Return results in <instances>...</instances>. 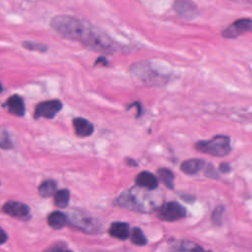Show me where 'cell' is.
Instances as JSON below:
<instances>
[{
    "label": "cell",
    "instance_id": "obj_1",
    "mask_svg": "<svg viewBox=\"0 0 252 252\" xmlns=\"http://www.w3.org/2000/svg\"><path fill=\"white\" fill-rule=\"evenodd\" d=\"M49 26L60 36L78 41L93 51L112 54L116 50L113 40L88 21L70 15H57L50 20Z\"/></svg>",
    "mask_w": 252,
    "mask_h": 252
},
{
    "label": "cell",
    "instance_id": "obj_2",
    "mask_svg": "<svg viewBox=\"0 0 252 252\" xmlns=\"http://www.w3.org/2000/svg\"><path fill=\"white\" fill-rule=\"evenodd\" d=\"M195 149L198 152L215 156L224 157L231 151L230 139L225 135H217L211 140H201L195 144Z\"/></svg>",
    "mask_w": 252,
    "mask_h": 252
},
{
    "label": "cell",
    "instance_id": "obj_3",
    "mask_svg": "<svg viewBox=\"0 0 252 252\" xmlns=\"http://www.w3.org/2000/svg\"><path fill=\"white\" fill-rule=\"evenodd\" d=\"M132 74L136 76L139 80L143 81L145 84L152 85H161L163 81V77L157 73L155 70L151 68L148 62H139L131 66L130 68Z\"/></svg>",
    "mask_w": 252,
    "mask_h": 252
},
{
    "label": "cell",
    "instance_id": "obj_4",
    "mask_svg": "<svg viewBox=\"0 0 252 252\" xmlns=\"http://www.w3.org/2000/svg\"><path fill=\"white\" fill-rule=\"evenodd\" d=\"M63 108V103L60 99L53 98L49 100H44L36 104L33 112V118H47L52 119L54 118L57 113H59Z\"/></svg>",
    "mask_w": 252,
    "mask_h": 252
},
{
    "label": "cell",
    "instance_id": "obj_5",
    "mask_svg": "<svg viewBox=\"0 0 252 252\" xmlns=\"http://www.w3.org/2000/svg\"><path fill=\"white\" fill-rule=\"evenodd\" d=\"M186 216L185 208L177 202L163 204L158 211V217L164 221H175Z\"/></svg>",
    "mask_w": 252,
    "mask_h": 252
},
{
    "label": "cell",
    "instance_id": "obj_6",
    "mask_svg": "<svg viewBox=\"0 0 252 252\" xmlns=\"http://www.w3.org/2000/svg\"><path fill=\"white\" fill-rule=\"evenodd\" d=\"M247 32H252V19H238L224 29L221 35L225 38H234Z\"/></svg>",
    "mask_w": 252,
    "mask_h": 252
},
{
    "label": "cell",
    "instance_id": "obj_7",
    "mask_svg": "<svg viewBox=\"0 0 252 252\" xmlns=\"http://www.w3.org/2000/svg\"><path fill=\"white\" fill-rule=\"evenodd\" d=\"M173 9L184 20H193L199 14L198 7L192 0H174Z\"/></svg>",
    "mask_w": 252,
    "mask_h": 252
},
{
    "label": "cell",
    "instance_id": "obj_8",
    "mask_svg": "<svg viewBox=\"0 0 252 252\" xmlns=\"http://www.w3.org/2000/svg\"><path fill=\"white\" fill-rule=\"evenodd\" d=\"M2 107L17 117H23L26 113V106L24 98L19 94H13L9 96L5 102L2 103Z\"/></svg>",
    "mask_w": 252,
    "mask_h": 252
},
{
    "label": "cell",
    "instance_id": "obj_9",
    "mask_svg": "<svg viewBox=\"0 0 252 252\" xmlns=\"http://www.w3.org/2000/svg\"><path fill=\"white\" fill-rule=\"evenodd\" d=\"M72 125L74 128L75 134L81 138L90 137L91 135H93L94 131V124L90 120L84 117H75L72 120Z\"/></svg>",
    "mask_w": 252,
    "mask_h": 252
},
{
    "label": "cell",
    "instance_id": "obj_10",
    "mask_svg": "<svg viewBox=\"0 0 252 252\" xmlns=\"http://www.w3.org/2000/svg\"><path fill=\"white\" fill-rule=\"evenodd\" d=\"M3 211L5 214L16 218H24L30 214L29 206L17 201H9L5 203Z\"/></svg>",
    "mask_w": 252,
    "mask_h": 252
},
{
    "label": "cell",
    "instance_id": "obj_11",
    "mask_svg": "<svg viewBox=\"0 0 252 252\" xmlns=\"http://www.w3.org/2000/svg\"><path fill=\"white\" fill-rule=\"evenodd\" d=\"M136 184L139 187H142L148 190H154L158 187V178L153 173L149 171H142L136 177Z\"/></svg>",
    "mask_w": 252,
    "mask_h": 252
},
{
    "label": "cell",
    "instance_id": "obj_12",
    "mask_svg": "<svg viewBox=\"0 0 252 252\" xmlns=\"http://www.w3.org/2000/svg\"><path fill=\"white\" fill-rule=\"evenodd\" d=\"M111 236L118 239H127L130 236V228L126 222H113L109 227Z\"/></svg>",
    "mask_w": 252,
    "mask_h": 252
},
{
    "label": "cell",
    "instance_id": "obj_13",
    "mask_svg": "<svg viewBox=\"0 0 252 252\" xmlns=\"http://www.w3.org/2000/svg\"><path fill=\"white\" fill-rule=\"evenodd\" d=\"M203 165L204 160L199 158H191L183 161L180 165V169L186 174H195L201 170Z\"/></svg>",
    "mask_w": 252,
    "mask_h": 252
},
{
    "label": "cell",
    "instance_id": "obj_14",
    "mask_svg": "<svg viewBox=\"0 0 252 252\" xmlns=\"http://www.w3.org/2000/svg\"><path fill=\"white\" fill-rule=\"evenodd\" d=\"M47 222L52 228L60 229L66 224L67 218L63 213L59 211H54L47 217Z\"/></svg>",
    "mask_w": 252,
    "mask_h": 252
},
{
    "label": "cell",
    "instance_id": "obj_15",
    "mask_svg": "<svg viewBox=\"0 0 252 252\" xmlns=\"http://www.w3.org/2000/svg\"><path fill=\"white\" fill-rule=\"evenodd\" d=\"M57 190V183L52 179L44 180L39 186H38V194L43 197L47 198L56 193Z\"/></svg>",
    "mask_w": 252,
    "mask_h": 252
},
{
    "label": "cell",
    "instance_id": "obj_16",
    "mask_svg": "<svg viewBox=\"0 0 252 252\" xmlns=\"http://www.w3.org/2000/svg\"><path fill=\"white\" fill-rule=\"evenodd\" d=\"M54 196V203L59 208H65L67 207L70 199V192L68 189H61L59 191H56Z\"/></svg>",
    "mask_w": 252,
    "mask_h": 252
},
{
    "label": "cell",
    "instance_id": "obj_17",
    "mask_svg": "<svg viewBox=\"0 0 252 252\" xmlns=\"http://www.w3.org/2000/svg\"><path fill=\"white\" fill-rule=\"evenodd\" d=\"M158 175L159 179L162 181V183L169 189H173V180H174V175L171 170L167 168H159L158 169Z\"/></svg>",
    "mask_w": 252,
    "mask_h": 252
},
{
    "label": "cell",
    "instance_id": "obj_18",
    "mask_svg": "<svg viewBox=\"0 0 252 252\" xmlns=\"http://www.w3.org/2000/svg\"><path fill=\"white\" fill-rule=\"evenodd\" d=\"M22 46L30 51H35L40 53H45L48 50V46L42 42L32 41V40H25L22 42Z\"/></svg>",
    "mask_w": 252,
    "mask_h": 252
},
{
    "label": "cell",
    "instance_id": "obj_19",
    "mask_svg": "<svg viewBox=\"0 0 252 252\" xmlns=\"http://www.w3.org/2000/svg\"><path fill=\"white\" fill-rule=\"evenodd\" d=\"M130 238H131V241L136 245H145L147 243V238L143 233V231L141 230V228L139 227H134L132 229Z\"/></svg>",
    "mask_w": 252,
    "mask_h": 252
},
{
    "label": "cell",
    "instance_id": "obj_20",
    "mask_svg": "<svg viewBox=\"0 0 252 252\" xmlns=\"http://www.w3.org/2000/svg\"><path fill=\"white\" fill-rule=\"evenodd\" d=\"M14 147L11 136L6 129H0V148L3 150H10Z\"/></svg>",
    "mask_w": 252,
    "mask_h": 252
},
{
    "label": "cell",
    "instance_id": "obj_21",
    "mask_svg": "<svg viewBox=\"0 0 252 252\" xmlns=\"http://www.w3.org/2000/svg\"><path fill=\"white\" fill-rule=\"evenodd\" d=\"M222 213H223V208L221 206L215 209V211L213 213V216H212V220L216 224H220L221 222Z\"/></svg>",
    "mask_w": 252,
    "mask_h": 252
},
{
    "label": "cell",
    "instance_id": "obj_22",
    "mask_svg": "<svg viewBox=\"0 0 252 252\" xmlns=\"http://www.w3.org/2000/svg\"><path fill=\"white\" fill-rule=\"evenodd\" d=\"M66 249L63 245H60V244H55L47 249H45L43 252H64Z\"/></svg>",
    "mask_w": 252,
    "mask_h": 252
},
{
    "label": "cell",
    "instance_id": "obj_23",
    "mask_svg": "<svg viewBox=\"0 0 252 252\" xmlns=\"http://www.w3.org/2000/svg\"><path fill=\"white\" fill-rule=\"evenodd\" d=\"M220 171H221L222 173H227L230 171V166L228 165V163L226 162H222L220 164V167H219Z\"/></svg>",
    "mask_w": 252,
    "mask_h": 252
},
{
    "label": "cell",
    "instance_id": "obj_24",
    "mask_svg": "<svg viewBox=\"0 0 252 252\" xmlns=\"http://www.w3.org/2000/svg\"><path fill=\"white\" fill-rule=\"evenodd\" d=\"M8 239V235L7 233L5 232V230H3L1 227H0V245L5 243Z\"/></svg>",
    "mask_w": 252,
    "mask_h": 252
},
{
    "label": "cell",
    "instance_id": "obj_25",
    "mask_svg": "<svg viewBox=\"0 0 252 252\" xmlns=\"http://www.w3.org/2000/svg\"><path fill=\"white\" fill-rule=\"evenodd\" d=\"M190 252H212V251H205L201 246H199V245L196 244V246H195Z\"/></svg>",
    "mask_w": 252,
    "mask_h": 252
},
{
    "label": "cell",
    "instance_id": "obj_26",
    "mask_svg": "<svg viewBox=\"0 0 252 252\" xmlns=\"http://www.w3.org/2000/svg\"><path fill=\"white\" fill-rule=\"evenodd\" d=\"M127 163H128L129 165H132V166H137V162H136L135 160L131 159V158H130V159H129V158L127 159Z\"/></svg>",
    "mask_w": 252,
    "mask_h": 252
},
{
    "label": "cell",
    "instance_id": "obj_27",
    "mask_svg": "<svg viewBox=\"0 0 252 252\" xmlns=\"http://www.w3.org/2000/svg\"><path fill=\"white\" fill-rule=\"evenodd\" d=\"M26 2H30V3H35V2H40V1H44V0H24Z\"/></svg>",
    "mask_w": 252,
    "mask_h": 252
},
{
    "label": "cell",
    "instance_id": "obj_28",
    "mask_svg": "<svg viewBox=\"0 0 252 252\" xmlns=\"http://www.w3.org/2000/svg\"><path fill=\"white\" fill-rule=\"evenodd\" d=\"M3 92V86H2V84H1V82H0V94Z\"/></svg>",
    "mask_w": 252,
    "mask_h": 252
},
{
    "label": "cell",
    "instance_id": "obj_29",
    "mask_svg": "<svg viewBox=\"0 0 252 252\" xmlns=\"http://www.w3.org/2000/svg\"><path fill=\"white\" fill-rule=\"evenodd\" d=\"M64 252H72V251H70V250H67V249H66Z\"/></svg>",
    "mask_w": 252,
    "mask_h": 252
}]
</instances>
